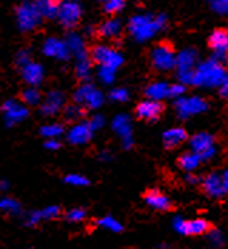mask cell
Listing matches in <instances>:
<instances>
[{
    "mask_svg": "<svg viewBox=\"0 0 228 249\" xmlns=\"http://www.w3.org/2000/svg\"><path fill=\"white\" fill-rule=\"evenodd\" d=\"M150 63L152 69L160 73L174 70L177 66V53L174 46L169 41L157 43L150 52Z\"/></svg>",
    "mask_w": 228,
    "mask_h": 249,
    "instance_id": "3957f363",
    "label": "cell"
},
{
    "mask_svg": "<svg viewBox=\"0 0 228 249\" xmlns=\"http://www.w3.org/2000/svg\"><path fill=\"white\" fill-rule=\"evenodd\" d=\"M60 147H61V142L58 140H46L44 141V148L46 150L57 151V150H60Z\"/></svg>",
    "mask_w": 228,
    "mask_h": 249,
    "instance_id": "f6af8a7d",
    "label": "cell"
},
{
    "mask_svg": "<svg viewBox=\"0 0 228 249\" xmlns=\"http://www.w3.org/2000/svg\"><path fill=\"white\" fill-rule=\"evenodd\" d=\"M73 101L89 110H98L104 103V94L90 81L81 83L73 93Z\"/></svg>",
    "mask_w": 228,
    "mask_h": 249,
    "instance_id": "52a82bcc",
    "label": "cell"
},
{
    "mask_svg": "<svg viewBox=\"0 0 228 249\" xmlns=\"http://www.w3.org/2000/svg\"><path fill=\"white\" fill-rule=\"evenodd\" d=\"M41 53L46 57L55 58L58 61H69L72 53L64 40L57 37H47L41 44Z\"/></svg>",
    "mask_w": 228,
    "mask_h": 249,
    "instance_id": "5bb4252c",
    "label": "cell"
},
{
    "mask_svg": "<svg viewBox=\"0 0 228 249\" xmlns=\"http://www.w3.org/2000/svg\"><path fill=\"white\" fill-rule=\"evenodd\" d=\"M189 144H190L191 151L198 154L203 161L212 160V157L217 153L214 137L209 133H204V131L192 135L189 140Z\"/></svg>",
    "mask_w": 228,
    "mask_h": 249,
    "instance_id": "8fae6325",
    "label": "cell"
},
{
    "mask_svg": "<svg viewBox=\"0 0 228 249\" xmlns=\"http://www.w3.org/2000/svg\"><path fill=\"white\" fill-rule=\"evenodd\" d=\"M27 249H33V248H27Z\"/></svg>",
    "mask_w": 228,
    "mask_h": 249,
    "instance_id": "f5cc1de1",
    "label": "cell"
},
{
    "mask_svg": "<svg viewBox=\"0 0 228 249\" xmlns=\"http://www.w3.org/2000/svg\"><path fill=\"white\" fill-rule=\"evenodd\" d=\"M167 26L166 15H134L129 20L127 32L135 41H147Z\"/></svg>",
    "mask_w": 228,
    "mask_h": 249,
    "instance_id": "6da1fadb",
    "label": "cell"
},
{
    "mask_svg": "<svg viewBox=\"0 0 228 249\" xmlns=\"http://www.w3.org/2000/svg\"><path fill=\"white\" fill-rule=\"evenodd\" d=\"M20 101L26 107H38V106L40 107L43 101V96L38 87H26L20 94Z\"/></svg>",
    "mask_w": 228,
    "mask_h": 249,
    "instance_id": "f546056e",
    "label": "cell"
},
{
    "mask_svg": "<svg viewBox=\"0 0 228 249\" xmlns=\"http://www.w3.org/2000/svg\"><path fill=\"white\" fill-rule=\"evenodd\" d=\"M100 160L101 161H110L112 160V154L109 153V151H101L100 153Z\"/></svg>",
    "mask_w": 228,
    "mask_h": 249,
    "instance_id": "816d5d0a",
    "label": "cell"
},
{
    "mask_svg": "<svg viewBox=\"0 0 228 249\" xmlns=\"http://www.w3.org/2000/svg\"><path fill=\"white\" fill-rule=\"evenodd\" d=\"M95 224H97V227H100V228L106 231H110V232H114V233H118V232L123 231V224L112 215H106V216L98 218L95 221Z\"/></svg>",
    "mask_w": 228,
    "mask_h": 249,
    "instance_id": "d6a6232c",
    "label": "cell"
},
{
    "mask_svg": "<svg viewBox=\"0 0 228 249\" xmlns=\"http://www.w3.org/2000/svg\"><path fill=\"white\" fill-rule=\"evenodd\" d=\"M36 6H38V12H40V15H41L43 19H57V16H58V7H60V3L58 1H56V0H38L36 1Z\"/></svg>",
    "mask_w": 228,
    "mask_h": 249,
    "instance_id": "f1b7e54d",
    "label": "cell"
},
{
    "mask_svg": "<svg viewBox=\"0 0 228 249\" xmlns=\"http://www.w3.org/2000/svg\"><path fill=\"white\" fill-rule=\"evenodd\" d=\"M227 73L226 64L211 56L207 60L198 63V66L195 67L192 86L201 89H220Z\"/></svg>",
    "mask_w": 228,
    "mask_h": 249,
    "instance_id": "7a4b0ae2",
    "label": "cell"
},
{
    "mask_svg": "<svg viewBox=\"0 0 228 249\" xmlns=\"http://www.w3.org/2000/svg\"><path fill=\"white\" fill-rule=\"evenodd\" d=\"M1 113L7 127H13L23 123L29 117V107H26L21 101L9 98L1 104Z\"/></svg>",
    "mask_w": 228,
    "mask_h": 249,
    "instance_id": "7c38bea8",
    "label": "cell"
},
{
    "mask_svg": "<svg viewBox=\"0 0 228 249\" xmlns=\"http://www.w3.org/2000/svg\"><path fill=\"white\" fill-rule=\"evenodd\" d=\"M186 179H187L190 184H197V182H201V178H198V177H195V175H191V174H189V175L186 177Z\"/></svg>",
    "mask_w": 228,
    "mask_h": 249,
    "instance_id": "681fc988",
    "label": "cell"
},
{
    "mask_svg": "<svg viewBox=\"0 0 228 249\" xmlns=\"http://www.w3.org/2000/svg\"><path fill=\"white\" fill-rule=\"evenodd\" d=\"M15 61H16V64L19 66L20 69H21V67H24V66H27L29 63H32V61H33V60H32V53H30L27 49L19 50V52L16 53Z\"/></svg>",
    "mask_w": 228,
    "mask_h": 249,
    "instance_id": "b9f144b4",
    "label": "cell"
},
{
    "mask_svg": "<svg viewBox=\"0 0 228 249\" xmlns=\"http://www.w3.org/2000/svg\"><path fill=\"white\" fill-rule=\"evenodd\" d=\"M201 188L204 194L212 199H220L227 195L223 184V177L218 173H209L201 178Z\"/></svg>",
    "mask_w": 228,
    "mask_h": 249,
    "instance_id": "d6986e66",
    "label": "cell"
},
{
    "mask_svg": "<svg viewBox=\"0 0 228 249\" xmlns=\"http://www.w3.org/2000/svg\"><path fill=\"white\" fill-rule=\"evenodd\" d=\"M87 216V212L84 208H72L64 213V218L66 221L72 222V224H80L86 219Z\"/></svg>",
    "mask_w": 228,
    "mask_h": 249,
    "instance_id": "74e56055",
    "label": "cell"
},
{
    "mask_svg": "<svg viewBox=\"0 0 228 249\" xmlns=\"http://www.w3.org/2000/svg\"><path fill=\"white\" fill-rule=\"evenodd\" d=\"M124 7H126V1L123 0H106L101 4V10L110 18H115L118 13L124 10Z\"/></svg>",
    "mask_w": 228,
    "mask_h": 249,
    "instance_id": "e575fe53",
    "label": "cell"
},
{
    "mask_svg": "<svg viewBox=\"0 0 228 249\" xmlns=\"http://www.w3.org/2000/svg\"><path fill=\"white\" fill-rule=\"evenodd\" d=\"M144 202L155 211H169L172 208L171 199L160 190H149L143 196Z\"/></svg>",
    "mask_w": 228,
    "mask_h": 249,
    "instance_id": "7402d4cb",
    "label": "cell"
},
{
    "mask_svg": "<svg viewBox=\"0 0 228 249\" xmlns=\"http://www.w3.org/2000/svg\"><path fill=\"white\" fill-rule=\"evenodd\" d=\"M83 32H84V35H86V36H93V35H97V27H93V26H86Z\"/></svg>",
    "mask_w": 228,
    "mask_h": 249,
    "instance_id": "7dc6e473",
    "label": "cell"
},
{
    "mask_svg": "<svg viewBox=\"0 0 228 249\" xmlns=\"http://www.w3.org/2000/svg\"><path fill=\"white\" fill-rule=\"evenodd\" d=\"M115 70L113 69H110V67H103V66H100L98 69H97V78L103 83V84H106V86H110V84H113L114 80H115Z\"/></svg>",
    "mask_w": 228,
    "mask_h": 249,
    "instance_id": "8d00e7d4",
    "label": "cell"
},
{
    "mask_svg": "<svg viewBox=\"0 0 228 249\" xmlns=\"http://www.w3.org/2000/svg\"><path fill=\"white\" fill-rule=\"evenodd\" d=\"M70 53L73 57H77V56H81L84 53H89L87 49H86V44H84V38L80 33L77 32H69L67 36L64 38Z\"/></svg>",
    "mask_w": 228,
    "mask_h": 249,
    "instance_id": "83f0119b",
    "label": "cell"
},
{
    "mask_svg": "<svg viewBox=\"0 0 228 249\" xmlns=\"http://www.w3.org/2000/svg\"><path fill=\"white\" fill-rule=\"evenodd\" d=\"M135 117L138 120L147 121V123H154L157 121L163 113H164V104L160 101H154L146 98L144 101H140L135 106Z\"/></svg>",
    "mask_w": 228,
    "mask_h": 249,
    "instance_id": "2e32d148",
    "label": "cell"
},
{
    "mask_svg": "<svg viewBox=\"0 0 228 249\" xmlns=\"http://www.w3.org/2000/svg\"><path fill=\"white\" fill-rule=\"evenodd\" d=\"M112 128L115 134L123 140L133 138V127H132V120L127 114L115 115L112 121Z\"/></svg>",
    "mask_w": 228,
    "mask_h": 249,
    "instance_id": "d4e9b609",
    "label": "cell"
},
{
    "mask_svg": "<svg viewBox=\"0 0 228 249\" xmlns=\"http://www.w3.org/2000/svg\"><path fill=\"white\" fill-rule=\"evenodd\" d=\"M43 18L38 12L36 1H23L16 7V23L20 32L29 33L41 24Z\"/></svg>",
    "mask_w": 228,
    "mask_h": 249,
    "instance_id": "5b68a950",
    "label": "cell"
},
{
    "mask_svg": "<svg viewBox=\"0 0 228 249\" xmlns=\"http://www.w3.org/2000/svg\"><path fill=\"white\" fill-rule=\"evenodd\" d=\"M189 140V134L183 127H172L163 133V144L167 150L178 148Z\"/></svg>",
    "mask_w": 228,
    "mask_h": 249,
    "instance_id": "603a6c76",
    "label": "cell"
},
{
    "mask_svg": "<svg viewBox=\"0 0 228 249\" xmlns=\"http://www.w3.org/2000/svg\"><path fill=\"white\" fill-rule=\"evenodd\" d=\"M123 30H124V26H123L121 20L118 18H109V19L103 20L97 26V36L103 40L114 41V40L121 37Z\"/></svg>",
    "mask_w": 228,
    "mask_h": 249,
    "instance_id": "ffe728a7",
    "label": "cell"
},
{
    "mask_svg": "<svg viewBox=\"0 0 228 249\" xmlns=\"http://www.w3.org/2000/svg\"><path fill=\"white\" fill-rule=\"evenodd\" d=\"M89 124H90V127H92L93 131L101 130V128L106 125V118L101 114H95L90 120H89Z\"/></svg>",
    "mask_w": 228,
    "mask_h": 249,
    "instance_id": "ee69618b",
    "label": "cell"
},
{
    "mask_svg": "<svg viewBox=\"0 0 228 249\" xmlns=\"http://www.w3.org/2000/svg\"><path fill=\"white\" fill-rule=\"evenodd\" d=\"M174 108L180 118L186 120V118H190V117L207 111L209 103L206 101V98L200 96L183 97V98H178L174 101Z\"/></svg>",
    "mask_w": 228,
    "mask_h": 249,
    "instance_id": "9c48e42d",
    "label": "cell"
},
{
    "mask_svg": "<svg viewBox=\"0 0 228 249\" xmlns=\"http://www.w3.org/2000/svg\"><path fill=\"white\" fill-rule=\"evenodd\" d=\"M9 188H10V184H9L6 179H1V181H0V191L6 192Z\"/></svg>",
    "mask_w": 228,
    "mask_h": 249,
    "instance_id": "f907efd6",
    "label": "cell"
},
{
    "mask_svg": "<svg viewBox=\"0 0 228 249\" xmlns=\"http://www.w3.org/2000/svg\"><path fill=\"white\" fill-rule=\"evenodd\" d=\"M93 130L89 124V121H78L73 124L69 131L66 133V138L72 145H84L93 138Z\"/></svg>",
    "mask_w": 228,
    "mask_h": 249,
    "instance_id": "ac0fdd59",
    "label": "cell"
},
{
    "mask_svg": "<svg viewBox=\"0 0 228 249\" xmlns=\"http://www.w3.org/2000/svg\"><path fill=\"white\" fill-rule=\"evenodd\" d=\"M209 6L214 13L220 16H228V0H211Z\"/></svg>",
    "mask_w": 228,
    "mask_h": 249,
    "instance_id": "60d3db41",
    "label": "cell"
},
{
    "mask_svg": "<svg viewBox=\"0 0 228 249\" xmlns=\"http://www.w3.org/2000/svg\"><path fill=\"white\" fill-rule=\"evenodd\" d=\"M0 211L18 216L21 213V205L18 199L10 196H0Z\"/></svg>",
    "mask_w": 228,
    "mask_h": 249,
    "instance_id": "836d02e7",
    "label": "cell"
},
{
    "mask_svg": "<svg viewBox=\"0 0 228 249\" xmlns=\"http://www.w3.org/2000/svg\"><path fill=\"white\" fill-rule=\"evenodd\" d=\"M221 177H223V184H224V190H226V194L228 195V168L224 171V173L221 174Z\"/></svg>",
    "mask_w": 228,
    "mask_h": 249,
    "instance_id": "c3c4849f",
    "label": "cell"
},
{
    "mask_svg": "<svg viewBox=\"0 0 228 249\" xmlns=\"http://www.w3.org/2000/svg\"><path fill=\"white\" fill-rule=\"evenodd\" d=\"M207 241H209V247L214 249H221L224 247V244H226V238H224L223 232L215 230V228H212L207 233Z\"/></svg>",
    "mask_w": 228,
    "mask_h": 249,
    "instance_id": "d590c367",
    "label": "cell"
},
{
    "mask_svg": "<svg viewBox=\"0 0 228 249\" xmlns=\"http://www.w3.org/2000/svg\"><path fill=\"white\" fill-rule=\"evenodd\" d=\"M66 107V96L60 90H50L43 97L40 104V113L44 117H53L64 110Z\"/></svg>",
    "mask_w": 228,
    "mask_h": 249,
    "instance_id": "9a60e30c",
    "label": "cell"
},
{
    "mask_svg": "<svg viewBox=\"0 0 228 249\" xmlns=\"http://www.w3.org/2000/svg\"><path fill=\"white\" fill-rule=\"evenodd\" d=\"M81 16H83V9L78 1H73V0L60 1L57 20L66 30L73 32V29L78 26Z\"/></svg>",
    "mask_w": 228,
    "mask_h": 249,
    "instance_id": "30bf717a",
    "label": "cell"
},
{
    "mask_svg": "<svg viewBox=\"0 0 228 249\" xmlns=\"http://www.w3.org/2000/svg\"><path fill=\"white\" fill-rule=\"evenodd\" d=\"M109 98L112 101H115V103H126L130 98V93L124 87H118V89H113L109 93Z\"/></svg>",
    "mask_w": 228,
    "mask_h": 249,
    "instance_id": "ab89813d",
    "label": "cell"
},
{
    "mask_svg": "<svg viewBox=\"0 0 228 249\" xmlns=\"http://www.w3.org/2000/svg\"><path fill=\"white\" fill-rule=\"evenodd\" d=\"M198 58V52L194 47L183 49L181 52L177 53V66H175V73L178 83L184 86H192L194 83V73Z\"/></svg>",
    "mask_w": 228,
    "mask_h": 249,
    "instance_id": "277c9868",
    "label": "cell"
},
{
    "mask_svg": "<svg viewBox=\"0 0 228 249\" xmlns=\"http://www.w3.org/2000/svg\"><path fill=\"white\" fill-rule=\"evenodd\" d=\"M20 76L27 84V87L38 89V86L44 81V67L38 61H32L20 69Z\"/></svg>",
    "mask_w": 228,
    "mask_h": 249,
    "instance_id": "44dd1931",
    "label": "cell"
},
{
    "mask_svg": "<svg viewBox=\"0 0 228 249\" xmlns=\"http://www.w3.org/2000/svg\"><path fill=\"white\" fill-rule=\"evenodd\" d=\"M227 32H228V29H227Z\"/></svg>",
    "mask_w": 228,
    "mask_h": 249,
    "instance_id": "db71d44e",
    "label": "cell"
},
{
    "mask_svg": "<svg viewBox=\"0 0 228 249\" xmlns=\"http://www.w3.org/2000/svg\"><path fill=\"white\" fill-rule=\"evenodd\" d=\"M144 94L149 100L161 103L163 100L170 98V84L166 81H152L146 87Z\"/></svg>",
    "mask_w": 228,
    "mask_h": 249,
    "instance_id": "484cf974",
    "label": "cell"
},
{
    "mask_svg": "<svg viewBox=\"0 0 228 249\" xmlns=\"http://www.w3.org/2000/svg\"><path fill=\"white\" fill-rule=\"evenodd\" d=\"M64 133V125L60 123H49L40 127V135L46 140H58Z\"/></svg>",
    "mask_w": 228,
    "mask_h": 249,
    "instance_id": "4dcf8cb0",
    "label": "cell"
},
{
    "mask_svg": "<svg viewBox=\"0 0 228 249\" xmlns=\"http://www.w3.org/2000/svg\"><path fill=\"white\" fill-rule=\"evenodd\" d=\"M93 61L90 58V53H84L81 56L75 57V73L78 80H81L83 83H87L92 74H93Z\"/></svg>",
    "mask_w": 228,
    "mask_h": 249,
    "instance_id": "cb8c5ba5",
    "label": "cell"
},
{
    "mask_svg": "<svg viewBox=\"0 0 228 249\" xmlns=\"http://www.w3.org/2000/svg\"><path fill=\"white\" fill-rule=\"evenodd\" d=\"M186 91H187V86H184L181 83L170 84V98H174V101L186 97Z\"/></svg>",
    "mask_w": 228,
    "mask_h": 249,
    "instance_id": "7bdbcfd3",
    "label": "cell"
},
{
    "mask_svg": "<svg viewBox=\"0 0 228 249\" xmlns=\"http://www.w3.org/2000/svg\"><path fill=\"white\" fill-rule=\"evenodd\" d=\"M172 228L178 235L183 236H201V235H207L212 230L211 224L203 218L186 219L183 216H175L172 219Z\"/></svg>",
    "mask_w": 228,
    "mask_h": 249,
    "instance_id": "ba28073f",
    "label": "cell"
},
{
    "mask_svg": "<svg viewBox=\"0 0 228 249\" xmlns=\"http://www.w3.org/2000/svg\"><path fill=\"white\" fill-rule=\"evenodd\" d=\"M201 162H203V160H201V157L198 155V154L192 153V151H186V153L180 154L178 155V158H177V164H178V167L183 170V171H186V173H194L200 165H201Z\"/></svg>",
    "mask_w": 228,
    "mask_h": 249,
    "instance_id": "4316f807",
    "label": "cell"
},
{
    "mask_svg": "<svg viewBox=\"0 0 228 249\" xmlns=\"http://www.w3.org/2000/svg\"><path fill=\"white\" fill-rule=\"evenodd\" d=\"M61 113H63V117H64L66 121L75 123V124H76L78 121H81V118H83V115H84V107L78 106L76 103L66 104V107H64V110H63Z\"/></svg>",
    "mask_w": 228,
    "mask_h": 249,
    "instance_id": "1f68e13d",
    "label": "cell"
},
{
    "mask_svg": "<svg viewBox=\"0 0 228 249\" xmlns=\"http://www.w3.org/2000/svg\"><path fill=\"white\" fill-rule=\"evenodd\" d=\"M60 215H61V208L60 207H57V205H49V207H44L41 210L27 212L23 222H24V225L27 228H35V227H38V225H40L44 221L56 219Z\"/></svg>",
    "mask_w": 228,
    "mask_h": 249,
    "instance_id": "e0dca14e",
    "label": "cell"
},
{
    "mask_svg": "<svg viewBox=\"0 0 228 249\" xmlns=\"http://www.w3.org/2000/svg\"><path fill=\"white\" fill-rule=\"evenodd\" d=\"M209 47L212 57L224 63L228 60V32L227 29H215L209 37Z\"/></svg>",
    "mask_w": 228,
    "mask_h": 249,
    "instance_id": "4fadbf2b",
    "label": "cell"
},
{
    "mask_svg": "<svg viewBox=\"0 0 228 249\" xmlns=\"http://www.w3.org/2000/svg\"><path fill=\"white\" fill-rule=\"evenodd\" d=\"M218 94L221 98H224V100H228V73L226 78H224V81L221 83V86H220V89H218Z\"/></svg>",
    "mask_w": 228,
    "mask_h": 249,
    "instance_id": "bcb514c9",
    "label": "cell"
},
{
    "mask_svg": "<svg viewBox=\"0 0 228 249\" xmlns=\"http://www.w3.org/2000/svg\"><path fill=\"white\" fill-rule=\"evenodd\" d=\"M64 182L73 187H87L90 184L89 178L81 174H69L64 177Z\"/></svg>",
    "mask_w": 228,
    "mask_h": 249,
    "instance_id": "f35d334b",
    "label": "cell"
},
{
    "mask_svg": "<svg viewBox=\"0 0 228 249\" xmlns=\"http://www.w3.org/2000/svg\"><path fill=\"white\" fill-rule=\"evenodd\" d=\"M90 58L93 63L98 64V67L100 66L110 67L115 71L124 64L123 54L117 49H114L112 46H107V44H95V47H92Z\"/></svg>",
    "mask_w": 228,
    "mask_h": 249,
    "instance_id": "8992f818",
    "label": "cell"
}]
</instances>
